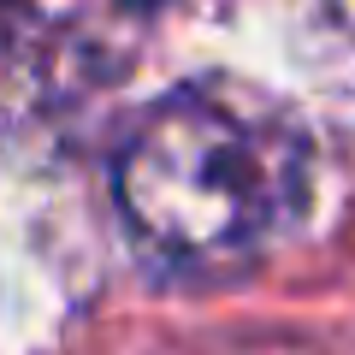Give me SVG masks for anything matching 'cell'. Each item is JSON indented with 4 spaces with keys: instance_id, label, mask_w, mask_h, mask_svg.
I'll return each mask as SVG.
<instances>
[{
    "instance_id": "1",
    "label": "cell",
    "mask_w": 355,
    "mask_h": 355,
    "mask_svg": "<svg viewBox=\"0 0 355 355\" xmlns=\"http://www.w3.org/2000/svg\"><path fill=\"white\" fill-rule=\"evenodd\" d=\"M296 142L214 89L142 107L113 160V196L154 254L219 266L249 254L296 196Z\"/></svg>"
},
{
    "instance_id": "2",
    "label": "cell",
    "mask_w": 355,
    "mask_h": 355,
    "mask_svg": "<svg viewBox=\"0 0 355 355\" xmlns=\"http://www.w3.org/2000/svg\"><path fill=\"white\" fill-rule=\"evenodd\" d=\"M24 6H30V0H0V36H6L18 18H24Z\"/></svg>"
},
{
    "instance_id": "3",
    "label": "cell",
    "mask_w": 355,
    "mask_h": 355,
    "mask_svg": "<svg viewBox=\"0 0 355 355\" xmlns=\"http://www.w3.org/2000/svg\"><path fill=\"white\" fill-rule=\"evenodd\" d=\"M125 6H137V12H154V6H166V0H125Z\"/></svg>"
}]
</instances>
